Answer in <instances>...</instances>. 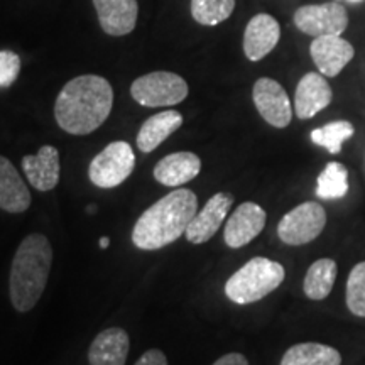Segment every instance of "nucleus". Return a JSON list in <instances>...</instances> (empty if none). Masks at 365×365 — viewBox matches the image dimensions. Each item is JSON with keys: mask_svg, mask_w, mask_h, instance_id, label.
Listing matches in <instances>:
<instances>
[{"mask_svg": "<svg viewBox=\"0 0 365 365\" xmlns=\"http://www.w3.org/2000/svg\"><path fill=\"white\" fill-rule=\"evenodd\" d=\"M113 107L108 80L97 75L76 76L59 91L54 103L58 125L71 135L91 134L103 125Z\"/></svg>", "mask_w": 365, "mask_h": 365, "instance_id": "nucleus-1", "label": "nucleus"}, {"mask_svg": "<svg viewBox=\"0 0 365 365\" xmlns=\"http://www.w3.org/2000/svg\"><path fill=\"white\" fill-rule=\"evenodd\" d=\"M198 212V198L191 190H175L149 207L132 230V242L140 250H159L186 234Z\"/></svg>", "mask_w": 365, "mask_h": 365, "instance_id": "nucleus-2", "label": "nucleus"}, {"mask_svg": "<svg viewBox=\"0 0 365 365\" xmlns=\"http://www.w3.org/2000/svg\"><path fill=\"white\" fill-rule=\"evenodd\" d=\"M53 266V247L43 234L27 235L12 259L9 293L19 313L31 312L43 296Z\"/></svg>", "mask_w": 365, "mask_h": 365, "instance_id": "nucleus-3", "label": "nucleus"}, {"mask_svg": "<svg viewBox=\"0 0 365 365\" xmlns=\"http://www.w3.org/2000/svg\"><path fill=\"white\" fill-rule=\"evenodd\" d=\"M286 271L282 264L267 257H254L232 274L225 282V294L235 304L261 301L282 284Z\"/></svg>", "mask_w": 365, "mask_h": 365, "instance_id": "nucleus-4", "label": "nucleus"}, {"mask_svg": "<svg viewBox=\"0 0 365 365\" xmlns=\"http://www.w3.org/2000/svg\"><path fill=\"white\" fill-rule=\"evenodd\" d=\"M188 83L171 71H153L130 85V95L143 107H173L188 97Z\"/></svg>", "mask_w": 365, "mask_h": 365, "instance_id": "nucleus-5", "label": "nucleus"}, {"mask_svg": "<svg viewBox=\"0 0 365 365\" xmlns=\"http://www.w3.org/2000/svg\"><path fill=\"white\" fill-rule=\"evenodd\" d=\"M134 166L135 154L130 144L124 140H115L91 159L88 178L98 188L110 190L122 185L132 175Z\"/></svg>", "mask_w": 365, "mask_h": 365, "instance_id": "nucleus-6", "label": "nucleus"}, {"mask_svg": "<svg viewBox=\"0 0 365 365\" xmlns=\"http://www.w3.org/2000/svg\"><path fill=\"white\" fill-rule=\"evenodd\" d=\"M327 225V212L317 202H307L294 207L281 218L277 235L286 245H304L318 239Z\"/></svg>", "mask_w": 365, "mask_h": 365, "instance_id": "nucleus-7", "label": "nucleus"}, {"mask_svg": "<svg viewBox=\"0 0 365 365\" xmlns=\"http://www.w3.org/2000/svg\"><path fill=\"white\" fill-rule=\"evenodd\" d=\"M293 21L301 33L319 36H341L349 26V14L339 2L303 6L294 12Z\"/></svg>", "mask_w": 365, "mask_h": 365, "instance_id": "nucleus-8", "label": "nucleus"}, {"mask_svg": "<svg viewBox=\"0 0 365 365\" xmlns=\"http://www.w3.org/2000/svg\"><path fill=\"white\" fill-rule=\"evenodd\" d=\"M252 100L257 112L276 129H284L291 124L293 107L286 90L272 78H259L252 90Z\"/></svg>", "mask_w": 365, "mask_h": 365, "instance_id": "nucleus-9", "label": "nucleus"}, {"mask_svg": "<svg viewBox=\"0 0 365 365\" xmlns=\"http://www.w3.org/2000/svg\"><path fill=\"white\" fill-rule=\"evenodd\" d=\"M267 215L257 203L245 202L235 208L225 223L223 240L230 249H240L250 244L264 230Z\"/></svg>", "mask_w": 365, "mask_h": 365, "instance_id": "nucleus-10", "label": "nucleus"}, {"mask_svg": "<svg viewBox=\"0 0 365 365\" xmlns=\"http://www.w3.org/2000/svg\"><path fill=\"white\" fill-rule=\"evenodd\" d=\"M234 205V196L228 193H217L208 200L207 205L196 212L193 220L186 228V239L191 244H205L217 234L218 228L225 222L228 210Z\"/></svg>", "mask_w": 365, "mask_h": 365, "instance_id": "nucleus-11", "label": "nucleus"}, {"mask_svg": "<svg viewBox=\"0 0 365 365\" xmlns=\"http://www.w3.org/2000/svg\"><path fill=\"white\" fill-rule=\"evenodd\" d=\"M314 65L323 76L333 78L354 59L355 49L341 36H319L309 46Z\"/></svg>", "mask_w": 365, "mask_h": 365, "instance_id": "nucleus-12", "label": "nucleus"}, {"mask_svg": "<svg viewBox=\"0 0 365 365\" xmlns=\"http://www.w3.org/2000/svg\"><path fill=\"white\" fill-rule=\"evenodd\" d=\"M333 91L322 73H307L299 80L294 93V112L301 120L313 118L331 103Z\"/></svg>", "mask_w": 365, "mask_h": 365, "instance_id": "nucleus-13", "label": "nucleus"}, {"mask_svg": "<svg viewBox=\"0 0 365 365\" xmlns=\"http://www.w3.org/2000/svg\"><path fill=\"white\" fill-rule=\"evenodd\" d=\"M100 27L108 36H127L134 31L139 16L137 0H93Z\"/></svg>", "mask_w": 365, "mask_h": 365, "instance_id": "nucleus-14", "label": "nucleus"}, {"mask_svg": "<svg viewBox=\"0 0 365 365\" xmlns=\"http://www.w3.org/2000/svg\"><path fill=\"white\" fill-rule=\"evenodd\" d=\"M281 39L279 22L269 14H257L249 21L244 33V53L250 61H261Z\"/></svg>", "mask_w": 365, "mask_h": 365, "instance_id": "nucleus-15", "label": "nucleus"}, {"mask_svg": "<svg viewBox=\"0 0 365 365\" xmlns=\"http://www.w3.org/2000/svg\"><path fill=\"white\" fill-rule=\"evenodd\" d=\"M22 170L31 185L41 193L54 190L59 182V173H61L58 149L54 145H43L36 156H24Z\"/></svg>", "mask_w": 365, "mask_h": 365, "instance_id": "nucleus-16", "label": "nucleus"}, {"mask_svg": "<svg viewBox=\"0 0 365 365\" xmlns=\"http://www.w3.org/2000/svg\"><path fill=\"white\" fill-rule=\"evenodd\" d=\"M202 171V159L190 150L164 156L156 166H154V178L158 182L170 188L186 185Z\"/></svg>", "mask_w": 365, "mask_h": 365, "instance_id": "nucleus-17", "label": "nucleus"}, {"mask_svg": "<svg viewBox=\"0 0 365 365\" xmlns=\"http://www.w3.org/2000/svg\"><path fill=\"white\" fill-rule=\"evenodd\" d=\"M130 340L124 328H107L95 336L88 350L90 365H125Z\"/></svg>", "mask_w": 365, "mask_h": 365, "instance_id": "nucleus-18", "label": "nucleus"}, {"mask_svg": "<svg viewBox=\"0 0 365 365\" xmlns=\"http://www.w3.org/2000/svg\"><path fill=\"white\" fill-rule=\"evenodd\" d=\"M31 207V193L16 166L0 156V210L9 213H24Z\"/></svg>", "mask_w": 365, "mask_h": 365, "instance_id": "nucleus-19", "label": "nucleus"}, {"mask_svg": "<svg viewBox=\"0 0 365 365\" xmlns=\"http://www.w3.org/2000/svg\"><path fill=\"white\" fill-rule=\"evenodd\" d=\"M182 125V115L178 110H164L149 117L140 125L137 134V148L140 153L149 154L158 149L164 140Z\"/></svg>", "mask_w": 365, "mask_h": 365, "instance_id": "nucleus-20", "label": "nucleus"}, {"mask_svg": "<svg viewBox=\"0 0 365 365\" xmlns=\"http://www.w3.org/2000/svg\"><path fill=\"white\" fill-rule=\"evenodd\" d=\"M281 365H341V355L333 346L323 344H298L282 355Z\"/></svg>", "mask_w": 365, "mask_h": 365, "instance_id": "nucleus-21", "label": "nucleus"}, {"mask_svg": "<svg viewBox=\"0 0 365 365\" xmlns=\"http://www.w3.org/2000/svg\"><path fill=\"white\" fill-rule=\"evenodd\" d=\"M336 274H339V267L333 259L325 257L314 261L304 276V294L313 301L325 299L331 293L333 284L336 281Z\"/></svg>", "mask_w": 365, "mask_h": 365, "instance_id": "nucleus-22", "label": "nucleus"}, {"mask_svg": "<svg viewBox=\"0 0 365 365\" xmlns=\"http://www.w3.org/2000/svg\"><path fill=\"white\" fill-rule=\"evenodd\" d=\"M349 193V171L341 163H328L317 180V195L323 200H339Z\"/></svg>", "mask_w": 365, "mask_h": 365, "instance_id": "nucleus-23", "label": "nucleus"}, {"mask_svg": "<svg viewBox=\"0 0 365 365\" xmlns=\"http://www.w3.org/2000/svg\"><path fill=\"white\" fill-rule=\"evenodd\" d=\"M235 0H191V16L202 26H218L232 16Z\"/></svg>", "mask_w": 365, "mask_h": 365, "instance_id": "nucleus-24", "label": "nucleus"}, {"mask_svg": "<svg viewBox=\"0 0 365 365\" xmlns=\"http://www.w3.org/2000/svg\"><path fill=\"white\" fill-rule=\"evenodd\" d=\"M354 125L349 120H336L312 132L313 144L327 149L330 154H339L345 140L354 135Z\"/></svg>", "mask_w": 365, "mask_h": 365, "instance_id": "nucleus-25", "label": "nucleus"}, {"mask_svg": "<svg viewBox=\"0 0 365 365\" xmlns=\"http://www.w3.org/2000/svg\"><path fill=\"white\" fill-rule=\"evenodd\" d=\"M346 308L359 318H365V261L359 262L346 279Z\"/></svg>", "mask_w": 365, "mask_h": 365, "instance_id": "nucleus-26", "label": "nucleus"}, {"mask_svg": "<svg viewBox=\"0 0 365 365\" xmlns=\"http://www.w3.org/2000/svg\"><path fill=\"white\" fill-rule=\"evenodd\" d=\"M21 73L19 54L9 49L0 51V88H9Z\"/></svg>", "mask_w": 365, "mask_h": 365, "instance_id": "nucleus-27", "label": "nucleus"}, {"mask_svg": "<svg viewBox=\"0 0 365 365\" xmlns=\"http://www.w3.org/2000/svg\"><path fill=\"white\" fill-rule=\"evenodd\" d=\"M135 365H168V359L161 350L153 349V350H148L143 357L137 360Z\"/></svg>", "mask_w": 365, "mask_h": 365, "instance_id": "nucleus-28", "label": "nucleus"}, {"mask_svg": "<svg viewBox=\"0 0 365 365\" xmlns=\"http://www.w3.org/2000/svg\"><path fill=\"white\" fill-rule=\"evenodd\" d=\"M213 365H249V360L242 354H227L218 359Z\"/></svg>", "mask_w": 365, "mask_h": 365, "instance_id": "nucleus-29", "label": "nucleus"}, {"mask_svg": "<svg viewBox=\"0 0 365 365\" xmlns=\"http://www.w3.org/2000/svg\"><path fill=\"white\" fill-rule=\"evenodd\" d=\"M98 245L100 249H107L108 245H110V239H108V237H102V239L98 240Z\"/></svg>", "mask_w": 365, "mask_h": 365, "instance_id": "nucleus-30", "label": "nucleus"}, {"mask_svg": "<svg viewBox=\"0 0 365 365\" xmlns=\"http://www.w3.org/2000/svg\"><path fill=\"white\" fill-rule=\"evenodd\" d=\"M350 2H360V0H350Z\"/></svg>", "mask_w": 365, "mask_h": 365, "instance_id": "nucleus-31", "label": "nucleus"}]
</instances>
